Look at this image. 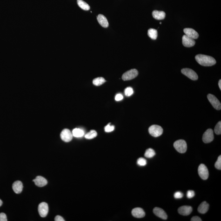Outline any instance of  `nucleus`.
Listing matches in <instances>:
<instances>
[{
    "label": "nucleus",
    "instance_id": "nucleus-12",
    "mask_svg": "<svg viewBox=\"0 0 221 221\" xmlns=\"http://www.w3.org/2000/svg\"><path fill=\"white\" fill-rule=\"evenodd\" d=\"M178 212L182 216H187L191 214L192 211V208L191 206H184L180 207L178 209Z\"/></svg>",
    "mask_w": 221,
    "mask_h": 221
},
{
    "label": "nucleus",
    "instance_id": "nucleus-33",
    "mask_svg": "<svg viewBox=\"0 0 221 221\" xmlns=\"http://www.w3.org/2000/svg\"><path fill=\"white\" fill-rule=\"evenodd\" d=\"M183 194L181 192H177L175 193L174 194V197L176 199H181L183 197Z\"/></svg>",
    "mask_w": 221,
    "mask_h": 221
},
{
    "label": "nucleus",
    "instance_id": "nucleus-9",
    "mask_svg": "<svg viewBox=\"0 0 221 221\" xmlns=\"http://www.w3.org/2000/svg\"><path fill=\"white\" fill-rule=\"evenodd\" d=\"M61 139L65 142L70 141L73 139V135L70 130L68 129H64L60 134Z\"/></svg>",
    "mask_w": 221,
    "mask_h": 221
},
{
    "label": "nucleus",
    "instance_id": "nucleus-26",
    "mask_svg": "<svg viewBox=\"0 0 221 221\" xmlns=\"http://www.w3.org/2000/svg\"><path fill=\"white\" fill-rule=\"evenodd\" d=\"M155 152L152 149L149 148L144 153V156L147 158H151L154 157L155 155Z\"/></svg>",
    "mask_w": 221,
    "mask_h": 221
},
{
    "label": "nucleus",
    "instance_id": "nucleus-2",
    "mask_svg": "<svg viewBox=\"0 0 221 221\" xmlns=\"http://www.w3.org/2000/svg\"><path fill=\"white\" fill-rule=\"evenodd\" d=\"M174 147L180 153H184L186 152L187 149V145L186 142L183 140H179L176 141L174 143Z\"/></svg>",
    "mask_w": 221,
    "mask_h": 221
},
{
    "label": "nucleus",
    "instance_id": "nucleus-36",
    "mask_svg": "<svg viewBox=\"0 0 221 221\" xmlns=\"http://www.w3.org/2000/svg\"><path fill=\"white\" fill-rule=\"evenodd\" d=\"M55 221H64L65 220L61 216H57L55 217Z\"/></svg>",
    "mask_w": 221,
    "mask_h": 221
},
{
    "label": "nucleus",
    "instance_id": "nucleus-28",
    "mask_svg": "<svg viewBox=\"0 0 221 221\" xmlns=\"http://www.w3.org/2000/svg\"><path fill=\"white\" fill-rule=\"evenodd\" d=\"M134 93V90L132 88L129 87L126 88L124 90V94L125 96L129 97L131 96Z\"/></svg>",
    "mask_w": 221,
    "mask_h": 221
},
{
    "label": "nucleus",
    "instance_id": "nucleus-3",
    "mask_svg": "<svg viewBox=\"0 0 221 221\" xmlns=\"http://www.w3.org/2000/svg\"><path fill=\"white\" fill-rule=\"evenodd\" d=\"M149 132L153 137H157L163 134V129L159 125H153L149 127Z\"/></svg>",
    "mask_w": 221,
    "mask_h": 221
},
{
    "label": "nucleus",
    "instance_id": "nucleus-37",
    "mask_svg": "<svg viewBox=\"0 0 221 221\" xmlns=\"http://www.w3.org/2000/svg\"><path fill=\"white\" fill-rule=\"evenodd\" d=\"M191 221H202V220L198 216H194L192 217L191 219Z\"/></svg>",
    "mask_w": 221,
    "mask_h": 221
},
{
    "label": "nucleus",
    "instance_id": "nucleus-39",
    "mask_svg": "<svg viewBox=\"0 0 221 221\" xmlns=\"http://www.w3.org/2000/svg\"><path fill=\"white\" fill-rule=\"evenodd\" d=\"M2 204H3V202H2V200L0 199V206H2Z\"/></svg>",
    "mask_w": 221,
    "mask_h": 221
},
{
    "label": "nucleus",
    "instance_id": "nucleus-24",
    "mask_svg": "<svg viewBox=\"0 0 221 221\" xmlns=\"http://www.w3.org/2000/svg\"><path fill=\"white\" fill-rule=\"evenodd\" d=\"M105 80L103 77H97L94 79L93 81L94 85L96 86H99L104 84L106 82Z\"/></svg>",
    "mask_w": 221,
    "mask_h": 221
},
{
    "label": "nucleus",
    "instance_id": "nucleus-5",
    "mask_svg": "<svg viewBox=\"0 0 221 221\" xmlns=\"http://www.w3.org/2000/svg\"><path fill=\"white\" fill-rule=\"evenodd\" d=\"M198 173L200 177L203 180H206L209 177V170L204 164L200 165L198 168Z\"/></svg>",
    "mask_w": 221,
    "mask_h": 221
},
{
    "label": "nucleus",
    "instance_id": "nucleus-29",
    "mask_svg": "<svg viewBox=\"0 0 221 221\" xmlns=\"http://www.w3.org/2000/svg\"><path fill=\"white\" fill-rule=\"evenodd\" d=\"M114 130V125H110V123L106 126L104 127V131L106 132H111Z\"/></svg>",
    "mask_w": 221,
    "mask_h": 221
},
{
    "label": "nucleus",
    "instance_id": "nucleus-7",
    "mask_svg": "<svg viewBox=\"0 0 221 221\" xmlns=\"http://www.w3.org/2000/svg\"><path fill=\"white\" fill-rule=\"evenodd\" d=\"M181 71L183 75L189 77L190 79L193 80H196L198 79V77L197 74L191 69L185 68L182 69Z\"/></svg>",
    "mask_w": 221,
    "mask_h": 221
},
{
    "label": "nucleus",
    "instance_id": "nucleus-38",
    "mask_svg": "<svg viewBox=\"0 0 221 221\" xmlns=\"http://www.w3.org/2000/svg\"><path fill=\"white\" fill-rule=\"evenodd\" d=\"M218 85H219V87L220 89V90H221V80H220L219 81Z\"/></svg>",
    "mask_w": 221,
    "mask_h": 221
},
{
    "label": "nucleus",
    "instance_id": "nucleus-34",
    "mask_svg": "<svg viewBox=\"0 0 221 221\" xmlns=\"http://www.w3.org/2000/svg\"><path fill=\"white\" fill-rule=\"evenodd\" d=\"M7 216L4 213H0V221H7Z\"/></svg>",
    "mask_w": 221,
    "mask_h": 221
},
{
    "label": "nucleus",
    "instance_id": "nucleus-32",
    "mask_svg": "<svg viewBox=\"0 0 221 221\" xmlns=\"http://www.w3.org/2000/svg\"><path fill=\"white\" fill-rule=\"evenodd\" d=\"M195 193L193 190H189L187 192V197L188 198L190 199L194 197Z\"/></svg>",
    "mask_w": 221,
    "mask_h": 221
},
{
    "label": "nucleus",
    "instance_id": "nucleus-27",
    "mask_svg": "<svg viewBox=\"0 0 221 221\" xmlns=\"http://www.w3.org/2000/svg\"><path fill=\"white\" fill-rule=\"evenodd\" d=\"M214 131L217 135H220L221 134V122H219L215 127Z\"/></svg>",
    "mask_w": 221,
    "mask_h": 221
},
{
    "label": "nucleus",
    "instance_id": "nucleus-11",
    "mask_svg": "<svg viewBox=\"0 0 221 221\" xmlns=\"http://www.w3.org/2000/svg\"><path fill=\"white\" fill-rule=\"evenodd\" d=\"M182 43L186 47H191L193 46L195 43L194 39L189 37L186 35H183L182 37Z\"/></svg>",
    "mask_w": 221,
    "mask_h": 221
},
{
    "label": "nucleus",
    "instance_id": "nucleus-16",
    "mask_svg": "<svg viewBox=\"0 0 221 221\" xmlns=\"http://www.w3.org/2000/svg\"><path fill=\"white\" fill-rule=\"evenodd\" d=\"M154 214L157 217L162 219H166L168 218V216L165 212L163 209L158 207L155 208L153 210Z\"/></svg>",
    "mask_w": 221,
    "mask_h": 221
},
{
    "label": "nucleus",
    "instance_id": "nucleus-17",
    "mask_svg": "<svg viewBox=\"0 0 221 221\" xmlns=\"http://www.w3.org/2000/svg\"><path fill=\"white\" fill-rule=\"evenodd\" d=\"M23 185L22 182L17 181L14 182L12 185V189L16 194H19L23 190Z\"/></svg>",
    "mask_w": 221,
    "mask_h": 221
},
{
    "label": "nucleus",
    "instance_id": "nucleus-20",
    "mask_svg": "<svg viewBox=\"0 0 221 221\" xmlns=\"http://www.w3.org/2000/svg\"><path fill=\"white\" fill-rule=\"evenodd\" d=\"M152 16L155 19L162 20L164 19L165 16V12L163 11H159L155 10L152 12Z\"/></svg>",
    "mask_w": 221,
    "mask_h": 221
},
{
    "label": "nucleus",
    "instance_id": "nucleus-31",
    "mask_svg": "<svg viewBox=\"0 0 221 221\" xmlns=\"http://www.w3.org/2000/svg\"><path fill=\"white\" fill-rule=\"evenodd\" d=\"M215 167L218 170H221V156H219L217 162L215 163Z\"/></svg>",
    "mask_w": 221,
    "mask_h": 221
},
{
    "label": "nucleus",
    "instance_id": "nucleus-25",
    "mask_svg": "<svg viewBox=\"0 0 221 221\" xmlns=\"http://www.w3.org/2000/svg\"><path fill=\"white\" fill-rule=\"evenodd\" d=\"M97 136V132L95 130H92L85 135V138L86 139H91L96 137Z\"/></svg>",
    "mask_w": 221,
    "mask_h": 221
},
{
    "label": "nucleus",
    "instance_id": "nucleus-19",
    "mask_svg": "<svg viewBox=\"0 0 221 221\" xmlns=\"http://www.w3.org/2000/svg\"><path fill=\"white\" fill-rule=\"evenodd\" d=\"M209 205L206 202H204L201 203L198 208V211L199 213L205 214L209 210Z\"/></svg>",
    "mask_w": 221,
    "mask_h": 221
},
{
    "label": "nucleus",
    "instance_id": "nucleus-15",
    "mask_svg": "<svg viewBox=\"0 0 221 221\" xmlns=\"http://www.w3.org/2000/svg\"><path fill=\"white\" fill-rule=\"evenodd\" d=\"M33 181L35 182V184L36 186L39 187L45 186L48 183L47 180L42 176H37Z\"/></svg>",
    "mask_w": 221,
    "mask_h": 221
},
{
    "label": "nucleus",
    "instance_id": "nucleus-21",
    "mask_svg": "<svg viewBox=\"0 0 221 221\" xmlns=\"http://www.w3.org/2000/svg\"><path fill=\"white\" fill-rule=\"evenodd\" d=\"M73 136L76 138L82 137L84 134V131L79 128H76L73 130Z\"/></svg>",
    "mask_w": 221,
    "mask_h": 221
},
{
    "label": "nucleus",
    "instance_id": "nucleus-14",
    "mask_svg": "<svg viewBox=\"0 0 221 221\" xmlns=\"http://www.w3.org/2000/svg\"><path fill=\"white\" fill-rule=\"evenodd\" d=\"M131 213L134 217L138 218H143L145 216L144 210L141 208H136L133 209Z\"/></svg>",
    "mask_w": 221,
    "mask_h": 221
},
{
    "label": "nucleus",
    "instance_id": "nucleus-1",
    "mask_svg": "<svg viewBox=\"0 0 221 221\" xmlns=\"http://www.w3.org/2000/svg\"><path fill=\"white\" fill-rule=\"evenodd\" d=\"M195 59L200 65L204 66H212L216 63V59L213 57L202 54L196 55Z\"/></svg>",
    "mask_w": 221,
    "mask_h": 221
},
{
    "label": "nucleus",
    "instance_id": "nucleus-10",
    "mask_svg": "<svg viewBox=\"0 0 221 221\" xmlns=\"http://www.w3.org/2000/svg\"><path fill=\"white\" fill-rule=\"evenodd\" d=\"M38 211L40 216L42 217H46L49 212V206L46 202H42L39 205Z\"/></svg>",
    "mask_w": 221,
    "mask_h": 221
},
{
    "label": "nucleus",
    "instance_id": "nucleus-30",
    "mask_svg": "<svg viewBox=\"0 0 221 221\" xmlns=\"http://www.w3.org/2000/svg\"><path fill=\"white\" fill-rule=\"evenodd\" d=\"M137 164L141 166H144L147 164V161L144 158H140L138 159Z\"/></svg>",
    "mask_w": 221,
    "mask_h": 221
},
{
    "label": "nucleus",
    "instance_id": "nucleus-40",
    "mask_svg": "<svg viewBox=\"0 0 221 221\" xmlns=\"http://www.w3.org/2000/svg\"><path fill=\"white\" fill-rule=\"evenodd\" d=\"M162 22H160V24H162Z\"/></svg>",
    "mask_w": 221,
    "mask_h": 221
},
{
    "label": "nucleus",
    "instance_id": "nucleus-22",
    "mask_svg": "<svg viewBox=\"0 0 221 221\" xmlns=\"http://www.w3.org/2000/svg\"><path fill=\"white\" fill-rule=\"evenodd\" d=\"M77 3L79 6L82 10H86V11L90 10V6L84 1H82V0H77Z\"/></svg>",
    "mask_w": 221,
    "mask_h": 221
},
{
    "label": "nucleus",
    "instance_id": "nucleus-13",
    "mask_svg": "<svg viewBox=\"0 0 221 221\" xmlns=\"http://www.w3.org/2000/svg\"><path fill=\"white\" fill-rule=\"evenodd\" d=\"M184 33L185 35L189 37H190L192 39H197L198 38L199 34L198 33L194 30V29H190V28H186L183 30Z\"/></svg>",
    "mask_w": 221,
    "mask_h": 221
},
{
    "label": "nucleus",
    "instance_id": "nucleus-35",
    "mask_svg": "<svg viewBox=\"0 0 221 221\" xmlns=\"http://www.w3.org/2000/svg\"><path fill=\"white\" fill-rule=\"evenodd\" d=\"M123 99V96L121 94L119 93L115 96V99L116 101H119Z\"/></svg>",
    "mask_w": 221,
    "mask_h": 221
},
{
    "label": "nucleus",
    "instance_id": "nucleus-8",
    "mask_svg": "<svg viewBox=\"0 0 221 221\" xmlns=\"http://www.w3.org/2000/svg\"><path fill=\"white\" fill-rule=\"evenodd\" d=\"M214 139L213 130L211 129L207 130L203 134L202 140L205 143H210Z\"/></svg>",
    "mask_w": 221,
    "mask_h": 221
},
{
    "label": "nucleus",
    "instance_id": "nucleus-18",
    "mask_svg": "<svg viewBox=\"0 0 221 221\" xmlns=\"http://www.w3.org/2000/svg\"><path fill=\"white\" fill-rule=\"evenodd\" d=\"M97 20L98 23L102 27L107 28L109 26V23L105 16L103 15L100 14L97 16Z\"/></svg>",
    "mask_w": 221,
    "mask_h": 221
},
{
    "label": "nucleus",
    "instance_id": "nucleus-6",
    "mask_svg": "<svg viewBox=\"0 0 221 221\" xmlns=\"http://www.w3.org/2000/svg\"><path fill=\"white\" fill-rule=\"evenodd\" d=\"M207 97L209 102L215 109L218 110H220L221 109L220 102L216 96L211 94H209L207 96Z\"/></svg>",
    "mask_w": 221,
    "mask_h": 221
},
{
    "label": "nucleus",
    "instance_id": "nucleus-23",
    "mask_svg": "<svg viewBox=\"0 0 221 221\" xmlns=\"http://www.w3.org/2000/svg\"><path fill=\"white\" fill-rule=\"evenodd\" d=\"M148 35L151 39L155 40L157 38L158 36V32L157 30L155 29H150L148 30Z\"/></svg>",
    "mask_w": 221,
    "mask_h": 221
},
{
    "label": "nucleus",
    "instance_id": "nucleus-4",
    "mask_svg": "<svg viewBox=\"0 0 221 221\" xmlns=\"http://www.w3.org/2000/svg\"><path fill=\"white\" fill-rule=\"evenodd\" d=\"M138 74V71L136 69H131L123 74L122 76V79L124 81L130 80L137 77Z\"/></svg>",
    "mask_w": 221,
    "mask_h": 221
}]
</instances>
